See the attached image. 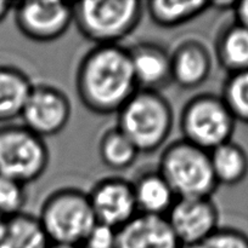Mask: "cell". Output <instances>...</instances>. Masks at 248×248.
<instances>
[{
  "label": "cell",
  "mask_w": 248,
  "mask_h": 248,
  "mask_svg": "<svg viewBox=\"0 0 248 248\" xmlns=\"http://www.w3.org/2000/svg\"><path fill=\"white\" fill-rule=\"evenodd\" d=\"M182 140L211 152L232 140L236 120L224 103L214 93H199L190 98L180 114Z\"/></svg>",
  "instance_id": "6"
},
{
  "label": "cell",
  "mask_w": 248,
  "mask_h": 248,
  "mask_svg": "<svg viewBox=\"0 0 248 248\" xmlns=\"http://www.w3.org/2000/svg\"><path fill=\"white\" fill-rule=\"evenodd\" d=\"M50 245L38 216L22 212L5 220L0 248H49Z\"/></svg>",
  "instance_id": "20"
},
{
  "label": "cell",
  "mask_w": 248,
  "mask_h": 248,
  "mask_svg": "<svg viewBox=\"0 0 248 248\" xmlns=\"http://www.w3.org/2000/svg\"><path fill=\"white\" fill-rule=\"evenodd\" d=\"M157 171L177 199L212 198L219 186L212 171L209 152L182 138L162 150Z\"/></svg>",
  "instance_id": "5"
},
{
  "label": "cell",
  "mask_w": 248,
  "mask_h": 248,
  "mask_svg": "<svg viewBox=\"0 0 248 248\" xmlns=\"http://www.w3.org/2000/svg\"><path fill=\"white\" fill-rule=\"evenodd\" d=\"M220 97L236 123L248 125V70L229 74Z\"/></svg>",
  "instance_id": "22"
},
{
  "label": "cell",
  "mask_w": 248,
  "mask_h": 248,
  "mask_svg": "<svg viewBox=\"0 0 248 248\" xmlns=\"http://www.w3.org/2000/svg\"><path fill=\"white\" fill-rule=\"evenodd\" d=\"M97 223L119 229L138 215L133 184L121 177L100 179L88 193Z\"/></svg>",
  "instance_id": "11"
},
{
  "label": "cell",
  "mask_w": 248,
  "mask_h": 248,
  "mask_svg": "<svg viewBox=\"0 0 248 248\" xmlns=\"http://www.w3.org/2000/svg\"><path fill=\"white\" fill-rule=\"evenodd\" d=\"M173 124V108L160 92L138 90L117 113L116 127L140 154H148L167 143Z\"/></svg>",
  "instance_id": "2"
},
{
  "label": "cell",
  "mask_w": 248,
  "mask_h": 248,
  "mask_svg": "<svg viewBox=\"0 0 248 248\" xmlns=\"http://www.w3.org/2000/svg\"><path fill=\"white\" fill-rule=\"evenodd\" d=\"M97 149L102 164L113 171H123L133 166L140 154L129 138L117 127L108 128L102 133Z\"/></svg>",
  "instance_id": "21"
},
{
  "label": "cell",
  "mask_w": 248,
  "mask_h": 248,
  "mask_svg": "<svg viewBox=\"0 0 248 248\" xmlns=\"http://www.w3.org/2000/svg\"><path fill=\"white\" fill-rule=\"evenodd\" d=\"M15 2L5 1V0H0V23L4 21L7 17V15L12 11L14 9Z\"/></svg>",
  "instance_id": "27"
},
{
  "label": "cell",
  "mask_w": 248,
  "mask_h": 248,
  "mask_svg": "<svg viewBox=\"0 0 248 248\" xmlns=\"http://www.w3.org/2000/svg\"><path fill=\"white\" fill-rule=\"evenodd\" d=\"M215 57L229 74L248 70V28L233 22L221 29L215 40Z\"/></svg>",
  "instance_id": "17"
},
{
  "label": "cell",
  "mask_w": 248,
  "mask_h": 248,
  "mask_svg": "<svg viewBox=\"0 0 248 248\" xmlns=\"http://www.w3.org/2000/svg\"><path fill=\"white\" fill-rule=\"evenodd\" d=\"M75 90L79 101L91 113L117 114L138 91L128 48L95 45L78 64Z\"/></svg>",
  "instance_id": "1"
},
{
  "label": "cell",
  "mask_w": 248,
  "mask_h": 248,
  "mask_svg": "<svg viewBox=\"0 0 248 248\" xmlns=\"http://www.w3.org/2000/svg\"><path fill=\"white\" fill-rule=\"evenodd\" d=\"M33 82L19 68L0 64V124L19 118Z\"/></svg>",
  "instance_id": "16"
},
{
  "label": "cell",
  "mask_w": 248,
  "mask_h": 248,
  "mask_svg": "<svg viewBox=\"0 0 248 248\" xmlns=\"http://www.w3.org/2000/svg\"><path fill=\"white\" fill-rule=\"evenodd\" d=\"M165 218L182 247H187L215 232L220 215L212 198H179Z\"/></svg>",
  "instance_id": "10"
},
{
  "label": "cell",
  "mask_w": 248,
  "mask_h": 248,
  "mask_svg": "<svg viewBox=\"0 0 248 248\" xmlns=\"http://www.w3.org/2000/svg\"><path fill=\"white\" fill-rule=\"evenodd\" d=\"M237 1H211V9L233 10Z\"/></svg>",
  "instance_id": "28"
},
{
  "label": "cell",
  "mask_w": 248,
  "mask_h": 248,
  "mask_svg": "<svg viewBox=\"0 0 248 248\" xmlns=\"http://www.w3.org/2000/svg\"><path fill=\"white\" fill-rule=\"evenodd\" d=\"M15 24L29 40L51 43L73 23V5L55 0H29L14 4Z\"/></svg>",
  "instance_id": "8"
},
{
  "label": "cell",
  "mask_w": 248,
  "mask_h": 248,
  "mask_svg": "<svg viewBox=\"0 0 248 248\" xmlns=\"http://www.w3.org/2000/svg\"><path fill=\"white\" fill-rule=\"evenodd\" d=\"M131 184L138 213L141 215L165 217L177 199L157 170L143 172Z\"/></svg>",
  "instance_id": "15"
},
{
  "label": "cell",
  "mask_w": 248,
  "mask_h": 248,
  "mask_svg": "<svg viewBox=\"0 0 248 248\" xmlns=\"http://www.w3.org/2000/svg\"><path fill=\"white\" fill-rule=\"evenodd\" d=\"M138 90L158 91L172 82L170 52L159 44L140 41L128 48Z\"/></svg>",
  "instance_id": "13"
},
{
  "label": "cell",
  "mask_w": 248,
  "mask_h": 248,
  "mask_svg": "<svg viewBox=\"0 0 248 248\" xmlns=\"http://www.w3.org/2000/svg\"><path fill=\"white\" fill-rule=\"evenodd\" d=\"M38 219L51 245L79 247L96 224L88 193L78 188L53 191L40 206Z\"/></svg>",
  "instance_id": "4"
},
{
  "label": "cell",
  "mask_w": 248,
  "mask_h": 248,
  "mask_svg": "<svg viewBox=\"0 0 248 248\" xmlns=\"http://www.w3.org/2000/svg\"><path fill=\"white\" fill-rule=\"evenodd\" d=\"M79 248H117V229L96 223L84 237Z\"/></svg>",
  "instance_id": "25"
},
{
  "label": "cell",
  "mask_w": 248,
  "mask_h": 248,
  "mask_svg": "<svg viewBox=\"0 0 248 248\" xmlns=\"http://www.w3.org/2000/svg\"><path fill=\"white\" fill-rule=\"evenodd\" d=\"M71 115V101L62 90L53 85L33 84L19 118L22 125L45 140L65 130Z\"/></svg>",
  "instance_id": "9"
},
{
  "label": "cell",
  "mask_w": 248,
  "mask_h": 248,
  "mask_svg": "<svg viewBox=\"0 0 248 248\" xmlns=\"http://www.w3.org/2000/svg\"><path fill=\"white\" fill-rule=\"evenodd\" d=\"M117 248H184L167 218L138 213L117 229Z\"/></svg>",
  "instance_id": "14"
},
{
  "label": "cell",
  "mask_w": 248,
  "mask_h": 248,
  "mask_svg": "<svg viewBox=\"0 0 248 248\" xmlns=\"http://www.w3.org/2000/svg\"><path fill=\"white\" fill-rule=\"evenodd\" d=\"M184 248H248V236L233 228L219 227L206 239Z\"/></svg>",
  "instance_id": "24"
},
{
  "label": "cell",
  "mask_w": 248,
  "mask_h": 248,
  "mask_svg": "<svg viewBox=\"0 0 248 248\" xmlns=\"http://www.w3.org/2000/svg\"><path fill=\"white\" fill-rule=\"evenodd\" d=\"M72 5L73 23L95 45H121L145 12V2L139 0H87Z\"/></svg>",
  "instance_id": "3"
},
{
  "label": "cell",
  "mask_w": 248,
  "mask_h": 248,
  "mask_svg": "<svg viewBox=\"0 0 248 248\" xmlns=\"http://www.w3.org/2000/svg\"><path fill=\"white\" fill-rule=\"evenodd\" d=\"M50 162V152L44 138L22 124L0 126V176L24 186L40 178Z\"/></svg>",
  "instance_id": "7"
},
{
  "label": "cell",
  "mask_w": 248,
  "mask_h": 248,
  "mask_svg": "<svg viewBox=\"0 0 248 248\" xmlns=\"http://www.w3.org/2000/svg\"><path fill=\"white\" fill-rule=\"evenodd\" d=\"M23 183L0 176V216L10 218L24 212L27 190Z\"/></svg>",
  "instance_id": "23"
},
{
  "label": "cell",
  "mask_w": 248,
  "mask_h": 248,
  "mask_svg": "<svg viewBox=\"0 0 248 248\" xmlns=\"http://www.w3.org/2000/svg\"><path fill=\"white\" fill-rule=\"evenodd\" d=\"M211 9L207 0H151L145 11L151 21L162 28H175L192 21Z\"/></svg>",
  "instance_id": "19"
},
{
  "label": "cell",
  "mask_w": 248,
  "mask_h": 248,
  "mask_svg": "<svg viewBox=\"0 0 248 248\" xmlns=\"http://www.w3.org/2000/svg\"><path fill=\"white\" fill-rule=\"evenodd\" d=\"M232 11L235 14V22H237V23L242 24L246 28H248V0L236 2Z\"/></svg>",
  "instance_id": "26"
},
{
  "label": "cell",
  "mask_w": 248,
  "mask_h": 248,
  "mask_svg": "<svg viewBox=\"0 0 248 248\" xmlns=\"http://www.w3.org/2000/svg\"><path fill=\"white\" fill-rule=\"evenodd\" d=\"M213 57L198 39L187 38L177 43L170 52L172 82L184 90L199 87L211 77Z\"/></svg>",
  "instance_id": "12"
},
{
  "label": "cell",
  "mask_w": 248,
  "mask_h": 248,
  "mask_svg": "<svg viewBox=\"0 0 248 248\" xmlns=\"http://www.w3.org/2000/svg\"><path fill=\"white\" fill-rule=\"evenodd\" d=\"M49 248H79V247H73V246H60V245H50Z\"/></svg>",
  "instance_id": "29"
},
{
  "label": "cell",
  "mask_w": 248,
  "mask_h": 248,
  "mask_svg": "<svg viewBox=\"0 0 248 248\" xmlns=\"http://www.w3.org/2000/svg\"><path fill=\"white\" fill-rule=\"evenodd\" d=\"M212 171L218 186H235L248 176V154L233 140L224 143L209 152Z\"/></svg>",
  "instance_id": "18"
}]
</instances>
